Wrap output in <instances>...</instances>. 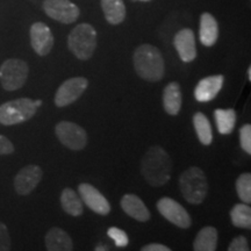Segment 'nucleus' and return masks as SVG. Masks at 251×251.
Here are the masks:
<instances>
[{
    "instance_id": "1",
    "label": "nucleus",
    "mask_w": 251,
    "mask_h": 251,
    "mask_svg": "<svg viewBox=\"0 0 251 251\" xmlns=\"http://www.w3.org/2000/svg\"><path fill=\"white\" fill-rule=\"evenodd\" d=\"M172 161L162 147L153 146L144 153L141 161V174L147 183L153 187H161L170 180Z\"/></svg>"
},
{
    "instance_id": "2",
    "label": "nucleus",
    "mask_w": 251,
    "mask_h": 251,
    "mask_svg": "<svg viewBox=\"0 0 251 251\" xmlns=\"http://www.w3.org/2000/svg\"><path fill=\"white\" fill-rule=\"evenodd\" d=\"M133 63L136 74L144 80L159 81L165 75L162 52L151 45H141L135 49Z\"/></svg>"
},
{
    "instance_id": "3",
    "label": "nucleus",
    "mask_w": 251,
    "mask_h": 251,
    "mask_svg": "<svg viewBox=\"0 0 251 251\" xmlns=\"http://www.w3.org/2000/svg\"><path fill=\"white\" fill-rule=\"evenodd\" d=\"M179 186L185 200L193 205L202 203L208 193V181L205 172L197 166H191L181 174Z\"/></svg>"
},
{
    "instance_id": "4",
    "label": "nucleus",
    "mask_w": 251,
    "mask_h": 251,
    "mask_svg": "<svg viewBox=\"0 0 251 251\" xmlns=\"http://www.w3.org/2000/svg\"><path fill=\"white\" fill-rule=\"evenodd\" d=\"M68 47L80 61L90 59L97 48L96 29L89 24H79L69 34Z\"/></svg>"
},
{
    "instance_id": "5",
    "label": "nucleus",
    "mask_w": 251,
    "mask_h": 251,
    "mask_svg": "<svg viewBox=\"0 0 251 251\" xmlns=\"http://www.w3.org/2000/svg\"><path fill=\"white\" fill-rule=\"evenodd\" d=\"M37 107L34 100L20 98L0 105V124L14 126L23 124L35 115Z\"/></svg>"
},
{
    "instance_id": "6",
    "label": "nucleus",
    "mask_w": 251,
    "mask_h": 251,
    "mask_svg": "<svg viewBox=\"0 0 251 251\" xmlns=\"http://www.w3.org/2000/svg\"><path fill=\"white\" fill-rule=\"evenodd\" d=\"M29 67L23 59L8 58L0 67V83L6 91L21 89L26 83Z\"/></svg>"
},
{
    "instance_id": "7",
    "label": "nucleus",
    "mask_w": 251,
    "mask_h": 251,
    "mask_svg": "<svg viewBox=\"0 0 251 251\" xmlns=\"http://www.w3.org/2000/svg\"><path fill=\"white\" fill-rule=\"evenodd\" d=\"M56 136L67 148L79 151L87 144V134L83 127L70 121H61L55 127Z\"/></svg>"
},
{
    "instance_id": "8",
    "label": "nucleus",
    "mask_w": 251,
    "mask_h": 251,
    "mask_svg": "<svg viewBox=\"0 0 251 251\" xmlns=\"http://www.w3.org/2000/svg\"><path fill=\"white\" fill-rule=\"evenodd\" d=\"M157 209L163 218L181 229L190 228L192 225V219L186 209L172 198L165 197L159 199L157 202Z\"/></svg>"
},
{
    "instance_id": "9",
    "label": "nucleus",
    "mask_w": 251,
    "mask_h": 251,
    "mask_svg": "<svg viewBox=\"0 0 251 251\" xmlns=\"http://www.w3.org/2000/svg\"><path fill=\"white\" fill-rule=\"evenodd\" d=\"M43 9L49 18L62 24H72L79 17L80 11L70 0H45Z\"/></svg>"
},
{
    "instance_id": "10",
    "label": "nucleus",
    "mask_w": 251,
    "mask_h": 251,
    "mask_svg": "<svg viewBox=\"0 0 251 251\" xmlns=\"http://www.w3.org/2000/svg\"><path fill=\"white\" fill-rule=\"evenodd\" d=\"M87 86H89V80L86 78H69L58 87L57 92L55 94V105L57 107H65V106L71 105L78 98H80Z\"/></svg>"
},
{
    "instance_id": "11",
    "label": "nucleus",
    "mask_w": 251,
    "mask_h": 251,
    "mask_svg": "<svg viewBox=\"0 0 251 251\" xmlns=\"http://www.w3.org/2000/svg\"><path fill=\"white\" fill-rule=\"evenodd\" d=\"M43 171L39 165L29 164L21 169L14 178L15 192L19 196H28L42 180Z\"/></svg>"
},
{
    "instance_id": "12",
    "label": "nucleus",
    "mask_w": 251,
    "mask_h": 251,
    "mask_svg": "<svg viewBox=\"0 0 251 251\" xmlns=\"http://www.w3.org/2000/svg\"><path fill=\"white\" fill-rule=\"evenodd\" d=\"M78 191H79L81 201L85 203L91 211L99 215H108L111 213V205L108 200L93 185L81 183L78 185Z\"/></svg>"
},
{
    "instance_id": "13",
    "label": "nucleus",
    "mask_w": 251,
    "mask_h": 251,
    "mask_svg": "<svg viewBox=\"0 0 251 251\" xmlns=\"http://www.w3.org/2000/svg\"><path fill=\"white\" fill-rule=\"evenodd\" d=\"M30 45L34 51L40 56H47L54 47V35L50 28L43 23H35L31 25Z\"/></svg>"
},
{
    "instance_id": "14",
    "label": "nucleus",
    "mask_w": 251,
    "mask_h": 251,
    "mask_svg": "<svg viewBox=\"0 0 251 251\" xmlns=\"http://www.w3.org/2000/svg\"><path fill=\"white\" fill-rule=\"evenodd\" d=\"M174 45L181 61L190 63L196 59L197 46L192 29L184 28V29L178 31L175 36Z\"/></svg>"
},
{
    "instance_id": "15",
    "label": "nucleus",
    "mask_w": 251,
    "mask_h": 251,
    "mask_svg": "<svg viewBox=\"0 0 251 251\" xmlns=\"http://www.w3.org/2000/svg\"><path fill=\"white\" fill-rule=\"evenodd\" d=\"M225 77L222 75H215L203 78L198 83L194 89V97L198 101L208 102L218 96L224 85Z\"/></svg>"
},
{
    "instance_id": "16",
    "label": "nucleus",
    "mask_w": 251,
    "mask_h": 251,
    "mask_svg": "<svg viewBox=\"0 0 251 251\" xmlns=\"http://www.w3.org/2000/svg\"><path fill=\"white\" fill-rule=\"evenodd\" d=\"M121 208L127 215L140 222H147L150 219V212L144 202L135 194H125L120 201Z\"/></svg>"
},
{
    "instance_id": "17",
    "label": "nucleus",
    "mask_w": 251,
    "mask_h": 251,
    "mask_svg": "<svg viewBox=\"0 0 251 251\" xmlns=\"http://www.w3.org/2000/svg\"><path fill=\"white\" fill-rule=\"evenodd\" d=\"M46 248L49 251H71L74 249L71 237L67 231L58 227L49 229L45 237Z\"/></svg>"
},
{
    "instance_id": "18",
    "label": "nucleus",
    "mask_w": 251,
    "mask_h": 251,
    "mask_svg": "<svg viewBox=\"0 0 251 251\" xmlns=\"http://www.w3.org/2000/svg\"><path fill=\"white\" fill-rule=\"evenodd\" d=\"M183 96L180 85L177 81H171L163 91V107L170 115H177L180 112Z\"/></svg>"
},
{
    "instance_id": "19",
    "label": "nucleus",
    "mask_w": 251,
    "mask_h": 251,
    "mask_svg": "<svg viewBox=\"0 0 251 251\" xmlns=\"http://www.w3.org/2000/svg\"><path fill=\"white\" fill-rule=\"evenodd\" d=\"M200 42L206 47L214 46L219 37V26L215 18L209 13H203L200 18Z\"/></svg>"
},
{
    "instance_id": "20",
    "label": "nucleus",
    "mask_w": 251,
    "mask_h": 251,
    "mask_svg": "<svg viewBox=\"0 0 251 251\" xmlns=\"http://www.w3.org/2000/svg\"><path fill=\"white\" fill-rule=\"evenodd\" d=\"M218 247V230L212 226L200 229L193 242L196 251H214Z\"/></svg>"
},
{
    "instance_id": "21",
    "label": "nucleus",
    "mask_w": 251,
    "mask_h": 251,
    "mask_svg": "<svg viewBox=\"0 0 251 251\" xmlns=\"http://www.w3.org/2000/svg\"><path fill=\"white\" fill-rule=\"evenodd\" d=\"M101 7L105 19L111 25H120L126 18L124 0H101Z\"/></svg>"
},
{
    "instance_id": "22",
    "label": "nucleus",
    "mask_w": 251,
    "mask_h": 251,
    "mask_svg": "<svg viewBox=\"0 0 251 251\" xmlns=\"http://www.w3.org/2000/svg\"><path fill=\"white\" fill-rule=\"evenodd\" d=\"M61 205L64 212L71 216H79L84 212L83 201L78 197L76 191H74L70 187L64 188L62 191Z\"/></svg>"
},
{
    "instance_id": "23",
    "label": "nucleus",
    "mask_w": 251,
    "mask_h": 251,
    "mask_svg": "<svg viewBox=\"0 0 251 251\" xmlns=\"http://www.w3.org/2000/svg\"><path fill=\"white\" fill-rule=\"evenodd\" d=\"M214 119L219 133L222 135H229L234 130L237 115L233 108H218L214 111Z\"/></svg>"
},
{
    "instance_id": "24",
    "label": "nucleus",
    "mask_w": 251,
    "mask_h": 251,
    "mask_svg": "<svg viewBox=\"0 0 251 251\" xmlns=\"http://www.w3.org/2000/svg\"><path fill=\"white\" fill-rule=\"evenodd\" d=\"M193 125L198 139L203 146H209L213 141V131L209 120L203 113L198 112L193 115Z\"/></svg>"
},
{
    "instance_id": "25",
    "label": "nucleus",
    "mask_w": 251,
    "mask_h": 251,
    "mask_svg": "<svg viewBox=\"0 0 251 251\" xmlns=\"http://www.w3.org/2000/svg\"><path fill=\"white\" fill-rule=\"evenodd\" d=\"M231 224L237 228H251V208L249 203H236L230 211Z\"/></svg>"
},
{
    "instance_id": "26",
    "label": "nucleus",
    "mask_w": 251,
    "mask_h": 251,
    "mask_svg": "<svg viewBox=\"0 0 251 251\" xmlns=\"http://www.w3.org/2000/svg\"><path fill=\"white\" fill-rule=\"evenodd\" d=\"M236 191L244 203L251 202V175L242 174L236 179Z\"/></svg>"
},
{
    "instance_id": "27",
    "label": "nucleus",
    "mask_w": 251,
    "mask_h": 251,
    "mask_svg": "<svg viewBox=\"0 0 251 251\" xmlns=\"http://www.w3.org/2000/svg\"><path fill=\"white\" fill-rule=\"evenodd\" d=\"M107 235L112 238L113 241H114L115 246L119 247V248L127 247L128 243H129V240H128V235L126 234V231H124L120 228L111 227L108 229Z\"/></svg>"
},
{
    "instance_id": "28",
    "label": "nucleus",
    "mask_w": 251,
    "mask_h": 251,
    "mask_svg": "<svg viewBox=\"0 0 251 251\" xmlns=\"http://www.w3.org/2000/svg\"><path fill=\"white\" fill-rule=\"evenodd\" d=\"M240 143L247 153H251V126L244 125L240 129Z\"/></svg>"
},
{
    "instance_id": "29",
    "label": "nucleus",
    "mask_w": 251,
    "mask_h": 251,
    "mask_svg": "<svg viewBox=\"0 0 251 251\" xmlns=\"http://www.w3.org/2000/svg\"><path fill=\"white\" fill-rule=\"evenodd\" d=\"M12 241L9 236L8 229L5 224L0 221V251H8L11 250Z\"/></svg>"
},
{
    "instance_id": "30",
    "label": "nucleus",
    "mask_w": 251,
    "mask_h": 251,
    "mask_svg": "<svg viewBox=\"0 0 251 251\" xmlns=\"http://www.w3.org/2000/svg\"><path fill=\"white\" fill-rule=\"evenodd\" d=\"M229 251H249V243L244 236L235 237L228 247Z\"/></svg>"
},
{
    "instance_id": "31",
    "label": "nucleus",
    "mask_w": 251,
    "mask_h": 251,
    "mask_svg": "<svg viewBox=\"0 0 251 251\" xmlns=\"http://www.w3.org/2000/svg\"><path fill=\"white\" fill-rule=\"evenodd\" d=\"M14 152L13 143L4 135H0V155L7 156Z\"/></svg>"
},
{
    "instance_id": "32",
    "label": "nucleus",
    "mask_w": 251,
    "mask_h": 251,
    "mask_svg": "<svg viewBox=\"0 0 251 251\" xmlns=\"http://www.w3.org/2000/svg\"><path fill=\"white\" fill-rule=\"evenodd\" d=\"M142 251H170V248L159 243H150L141 248Z\"/></svg>"
},
{
    "instance_id": "33",
    "label": "nucleus",
    "mask_w": 251,
    "mask_h": 251,
    "mask_svg": "<svg viewBox=\"0 0 251 251\" xmlns=\"http://www.w3.org/2000/svg\"><path fill=\"white\" fill-rule=\"evenodd\" d=\"M34 102H35L36 107H40V106L42 105V101H41V100H34Z\"/></svg>"
},
{
    "instance_id": "34",
    "label": "nucleus",
    "mask_w": 251,
    "mask_h": 251,
    "mask_svg": "<svg viewBox=\"0 0 251 251\" xmlns=\"http://www.w3.org/2000/svg\"><path fill=\"white\" fill-rule=\"evenodd\" d=\"M248 79L251 80V68L248 69Z\"/></svg>"
},
{
    "instance_id": "35",
    "label": "nucleus",
    "mask_w": 251,
    "mask_h": 251,
    "mask_svg": "<svg viewBox=\"0 0 251 251\" xmlns=\"http://www.w3.org/2000/svg\"><path fill=\"white\" fill-rule=\"evenodd\" d=\"M135 1H150V0H135Z\"/></svg>"
}]
</instances>
